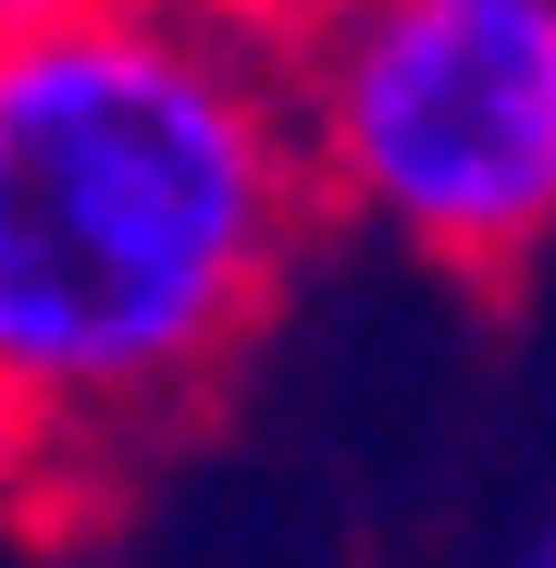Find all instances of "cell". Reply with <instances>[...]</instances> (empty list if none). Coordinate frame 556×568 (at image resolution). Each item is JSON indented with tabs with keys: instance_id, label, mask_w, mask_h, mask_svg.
Returning <instances> with one entry per match:
<instances>
[{
	"instance_id": "cell-1",
	"label": "cell",
	"mask_w": 556,
	"mask_h": 568,
	"mask_svg": "<svg viewBox=\"0 0 556 568\" xmlns=\"http://www.w3.org/2000/svg\"><path fill=\"white\" fill-rule=\"evenodd\" d=\"M310 211L285 0H87L0 50V507L62 531L199 433Z\"/></svg>"
},
{
	"instance_id": "cell-2",
	"label": "cell",
	"mask_w": 556,
	"mask_h": 568,
	"mask_svg": "<svg viewBox=\"0 0 556 568\" xmlns=\"http://www.w3.org/2000/svg\"><path fill=\"white\" fill-rule=\"evenodd\" d=\"M310 185L457 284L556 247V0H285Z\"/></svg>"
},
{
	"instance_id": "cell-3",
	"label": "cell",
	"mask_w": 556,
	"mask_h": 568,
	"mask_svg": "<svg viewBox=\"0 0 556 568\" xmlns=\"http://www.w3.org/2000/svg\"><path fill=\"white\" fill-rule=\"evenodd\" d=\"M62 13H87V0H0V50L38 38V26H62Z\"/></svg>"
},
{
	"instance_id": "cell-4",
	"label": "cell",
	"mask_w": 556,
	"mask_h": 568,
	"mask_svg": "<svg viewBox=\"0 0 556 568\" xmlns=\"http://www.w3.org/2000/svg\"><path fill=\"white\" fill-rule=\"evenodd\" d=\"M519 568H556V519H544V531H532V544H519Z\"/></svg>"
}]
</instances>
